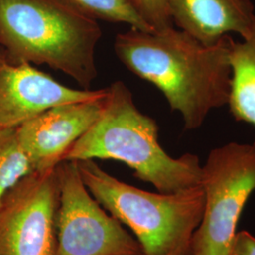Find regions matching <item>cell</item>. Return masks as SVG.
I'll list each match as a JSON object with an SVG mask.
<instances>
[{
	"label": "cell",
	"mask_w": 255,
	"mask_h": 255,
	"mask_svg": "<svg viewBox=\"0 0 255 255\" xmlns=\"http://www.w3.org/2000/svg\"><path fill=\"white\" fill-rule=\"evenodd\" d=\"M232 42L226 35L208 46L175 27H130L116 36L114 48L124 66L162 92L171 111L181 114L184 128L193 130L212 110L228 104Z\"/></svg>",
	"instance_id": "1"
},
{
	"label": "cell",
	"mask_w": 255,
	"mask_h": 255,
	"mask_svg": "<svg viewBox=\"0 0 255 255\" xmlns=\"http://www.w3.org/2000/svg\"><path fill=\"white\" fill-rule=\"evenodd\" d=\"M98 22L71 0H0V47L12 64L47 65L90 89Z\"/></svg>",
	"instance_id": "2"
},
{
	"label": "cell",
	"mask_w": 255,
	"mask_h": 255,
	"mask_svg": "<svg viewBox=\"0 0 255 255\" xmlns=\"http://www.w3.org/2000/svg\"><path fill=\"white\" fill-rule=\"evenodd\" d=\"M106 89L100 117L67 150L63 161H119L131 168L139 180L164 194L201 185L199 157L167 154L159 143L156 121L137 108L127 85L116 81Z\"/></svg>",
	"instance_id": "3"
},
{
	"label": "cell",
	"mask_w": 255,
	"mask_h": 255,
	"mask_svg": "<svg viewBox=\"0 0 255 255\" xmlns=\"http://www.w3.org/2000/svg\"><path fill=\"white\" fill-rule=\"evenodd\" d=\"M77 163L87 189L133 232L143 255L191 254L193 234L204 210L201 185L172 194L152 193L119 181L94 160Z\"/></svg>",
	"instance_id": "4"
},
{
	"label": "cell",
	"mask_w": 255,
	"mask_h": 255,
	"mask_svg": "<svg viewBox=\"0 0 255 255\" xmlns=\"http://www.w3.org/2000/svg\"><path fill=\"white\" fill-rule=\"evenodd\" d=\"M204 210L193 234L192 255H228L241 213L255 191V144L231 142L201 165Z\"/></svg>",
	"instance_id": "5"
},
{
	"label": "cell",
	"mask_w": 255,
	"mask_h": 255,
	"mask_svg": "<svg viewBox=\"0 0 255 255\" xmlns=\"http://www.w3.org/2000/svg\"><path fill=\"white\" fill-rule=\"evenodd\" d=\"M56 173V255H144L139 242L87 189L76 161H62Z\"/></svg>",
	"instance_id": "6"
},
{
	"label": "cell",
	"mask_w": 255,
	"mask_h": 255,
	"mask_svg": "<svg viewBox=\"0 0 255 255\" xmlns=\"http://www.w3.org/2000/svg\"><path fill=\"white\" fill-rule=\"evenodd\" d=\"M56 167L25 176L0 201V255H56Z\"/></svg>",
	"instance_id": "7"
},
{
	"label": "cell",
	"mask_w": 255,
	"mask_h": 255,
	"mask_svg": "<svg viewBox=\"0 0 255 255\" xmlns=\"http://www.w3.org/2000/svg\"><path fill=\"white\" fill-rule=\"evenodd\" d=\"M107 89H77L29 64H12L0 49V128H17L57 105L99 100Z\"/></svg>",
	"instance_id": "8"
},
{
	"label": "cell",
	"mask_w": 255,
	"mask_h": 255,
	"mask_svg": "<svg viewBox=\"0 0 255 255\" xmlns=\"http://www.w3.org/2000/svg\"><path fill=\"white\" fill-rule=\"evenodd\" d=\"M105 97L57 105L16 128L19 143L34 171L54 169L63 161L100 117Z\"/></svg>",
	"instance_id": "9"
},
{
	"label": "cell",
	"mask_w": 255,
	"mask_h": 255,
	"mask_svg": "<svg viewBox=\"0 0 255 255\" xmlns=\"http://www.w3.org/2000/svg\"><path fill=\"white\" fill-rule=\"evenodd\" d=\"M179 29L205 45H215L231 33L242 39L255 32V6L251 0H167Z\"/></svg>",
	"instance_id": "10"
},
{
	"label": "cell",
	"mask_w": 255,
	"mask_h": 255,
	"mask_svg": "<svg viewBox=\"0 0 255 255\" xmlns=\"http://www.w3.org/2000/svg\"><path fill=\"white\" fill-rule=\"evenodd\" d=\"M230 63V112L238 122L255 128V32L241 42L233 40Z\"/></svg>",
	"instance_id": "11"
},
{
	"label": "cell",
	"mask_w": 255,
	"mask_h": 255,
	"mask_svg": "<svg viewBox=\"0 0 255 255\" xmlns=\"http://www.w3.org/2000/svg\"><path fill=\"white\" fill-rule=\"evenodd\" d=\"M33 167L19 143L16 128H0V201Z\"/></svg>",
	"instance_id": "12"
},
{
	"label": "cell",
	"mask_w": 255,
	"mask_h": 255,
	"mask_svg": "<svg viewBox=\"0 0 255 255\" xmlns=\"http://www.w3.org/2000/svg\"><path fill=\"white\" fill-rule=\"evenodd\" d=\"M95 18L114 23H124L130 27L154 31L137 12L130 0H71Z\"/></svg>",
	"instance_id": "13"
},
{
	"label": "cell",
	"mask_w": 255,
	"mask_h": 255,
	"mask_svg": "<svg viewBox=\"0 0 255 255\" xmlns=\"http://www.w3.org/2000/svg\"><path fill=\"white\" fill-rule=\"evenodd\" d=\"M132 5L153 30L174 27L167 0H130Z\"/></svg>",
	"instance_id": "14"
},
{
	"label": "cell",
	"mask_w": 255,
	"mask_h": 255,
	"mask_svg": "<svg viewBox=\"0 0 255 255\" xmlns=\"http://www.w3.org/2000/svg\"><path fill=\"white\" fill-rule=\"evenodd\" d=\"M228 255H255V237L246 231L237 233Z\"/></svg>",
	"instance_id": "15"
},
{
	"label": "cell",
	"mask_w": 255,
	"mask_h": 255,
	"mask_svg": "<svg viewBox=\"0 0 255 255\" xmlns=\"http://www.w3.org/2000/svg\"><path fill=\"white\" fill-rule=\"evenodd\" d=\"M192 255L191 254H186V255Z\"/></svg>",
	"instance_id": "16"
}]
</instances>
